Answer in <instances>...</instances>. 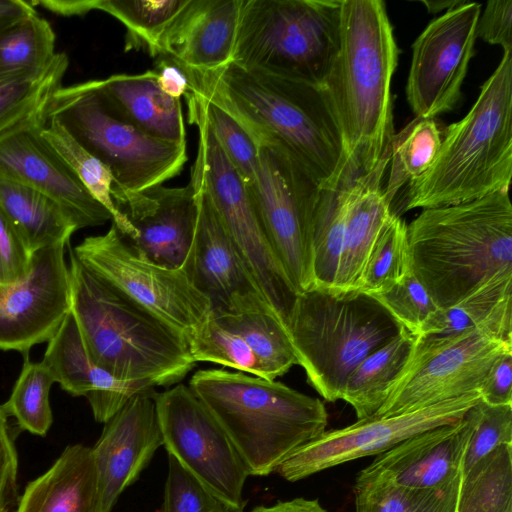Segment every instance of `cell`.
<instances>
[{
    "label": "cell",
    "instance_id": "cell-46",
    "mask_svg": "<svg viewBox=\"0 0 512 512\" xmlns=\"http://www.w3.org/2000/svg\"><path fill=\"white\" fill-rule=\"evenodd\" d=\"M161 512H229L180 464L168 455V473Z\"/></svg>",
    "mask_w": 512,
    "mask_h": 512
},
{
    "label": "cell",
    "instance_id": "cell-11",
    "mask_svg": "<svg viewBox=\"0 0 512 512\" xmlns=\"http://www.w3.org/2000/svg\"><path fill=\"white\" fill-rule=\"evenodd\" d=\"M269 244L298 294L314 287L312 231L322 189L288 154L258 147L247 186Z\"/></svg>",
    "mask_w": 512,
    "mask_h": 512
},
{
    "label": "cell",
    "instance_id": "cell-18",
    "mask_svg": "<svg viewBox=\"0 0 512 512\" xmlns=\"http://www.w3.org/2000/svg\"><path fill=\"white\" fill-rule=\"evenodd\" d=\"M190 181L196 191L198 217L193 243L183 268L194 287L209 300L211 314L249 311H269L275 314L199 179L191 173Z\"/></svg>",
    "mask_w": 512,
    "mask_h": 512
},
{
    "label": "cell",
    "instance_id": "cell-1",
    "mask_svg": "<svg viewBox=\"0 0 512 512\" xmlns=\"http://www.w3.org/2000/svg\"><path fill=\"white\" fill-rule=\"evenodd\" d=\"M182 68V67H181ZM190 89L228 112L257 147L288 154L322 190L354 178L322 87L246 69L233 62L213 70L182 68Z\"/></svg>",
    "mask_w": 512,
    "mask_h": 512
},
{
    "label": "cell",
    "instance_id": "cell-53",
    "mask_svg": "<svg viewBox=\"0 0 512 512\" xmlns=\"http://www.w3.org/2000/svg\"><path fill=\"white\" fill-rule=\"evenodd\" d=\"M251 512H327L317 499L295 498L271 506H257Z\"/></svg>",
    "mask_w": 512,
    "mask_h": 512
},
{
    "label": "cell",
    "instance_id": "cell-9",
    "mask_svg": "<svg viewBox=\"0 0 512 512\" xmlns=\"http://www.w3.org/2000/svg\"><path fill=\"white\" fill-rule=\"evenodd\" d=\"M50 119L99 159L122 190L141 192L162 185L187 161L186 145L153 138L112 113L94 80L62 86L52 99Z\"/></svg>",
    "mask_w": 512,
    "mask_h": 512
},
{
    "label": "cell",
    "instance_id": "cell-25",
    "mask_svg": "<svg viewBox=\"0 0 512 512\" xmlns=\"http://www.w3.org/2000/svg\"><path fill=\"white\" fill-rule=\"evenodd\" d=\"M107 108L147 135L177 145H186L181 100L159 88L153 69L139 74H114L94 80Z\"/></svg>",
    "mask_w": 512,
    "mask_h": 512
},
{
    "label": "cell",
    "instance_id": "cell-8",
    "mask_svg": "<svg viewBox=\"0 0 512 512\" xmlns=\"http://www.w3.org/2000/svg\"><path fill=\"white\" fill-rule=\"evenodd\" d=\"M341 0H240L231 62L322 87L340 45Z\"/></svg>",
    "mask_w": 512,
    "mask_h": 512
},
{
    "label": "cell",
    "instance_id": "cell-15",
    "mask_svg": "<svg viewBox=\"0 0 512 512\" xmlns=\"http://www.w3.org/2000/svg\"><path fill=\"white\" fill-rule=\"evenodd\" d=\"M479 400L474 391L413 412L371 416L325 431L294 452L276 472L295 482L355 459L379 455L413 435L459 422Z\"/></svg>",
    "mask_w": 512,
    "mask_h": 512
},
{
    "label": "cell",
    "instance_id": "cell-36",
    "mask_svg": "<svg viewBox=\"0 0 512 512\" xmlns=\"http://www.w3.org/2000/svg\"><path fill=\"white\" fill-rule=\"evenodd\" d=\"M353 179L343 182L336 190L322 191L312 231L314 287L333 289L343 249Z\"/></svg>",
    "mask_w": 512,
    "mask_h": 512
},
{
    "label": "cell",
    "instance_id": "cell-48",
    "mask_svg": "<svg viewBox=\"0 0 512 512\" xmlns=\"http://www.w3.org/2000/svg\"><path fill=\"white\" fill-rule=\"evenodd\" d=\"M31 254L0 210V285L21 279L28 271Z\"/></svg>",
    "mask_w": 512,
    "mask_h": 512
},
{
    "label": "cell",
    "instance_id": "cell-29",
    "mask_svg": "<svg viewBox=\"0 0 512 512\" xmlns=\"http://www.w3.org/2000/svg\"><path fill=\"white\" fill-rule=\"evenodd\" d=\"M0 210L27 251L69 243L78 230L54 200L20 182L0 177Z\"/></svg>",
    "mask_w": 512,
    "mask_h": 512
},
{
    "label": "cell",
    "instance_id": "cell-3",
    "mask_svg": "<svg viewBox=\"0 0 512 512\" xmlns=\"http://www.w3.org/2000/svg\"><path fill=\"white\" fill-rule=\"evenodd\" d=\"M509 191L423 209L407 225L412 272L438 308L512 276Z\"/></svg>",
    "mask_w": 512,
    "mask_h": 512
},
{
    "label": "cell",
    "instance_id": "cell-21",
    "mask_svg": "<svg viewBox=\"0 0 512 512\" xmlns=\"http://www.w3.org/2000/svg\"><path fill=\"white\" fill-rule=\"evenodd\" d=\"M43 128L22 130L0 140V177L48 196L68 214L78 230L112 220L42 135Z\"/></svg>",
    "mask_w": 512,
    "mask_h": 512
},
{
    "label": "cell",
    "instance_id": "cell-27",
    "mask_svg": "<svg viewBox=\"0 0 512 512\" xmlns=\"http://www.w3.org/2000/svg\"><path fill=\"white\" fill-rule=\"evenodd\" d=\"M15 512H99L91 447L68 445L46 472L27 484Z\"/></svg>",
    "mask_w": 512,
    "mask_h": 512
},
{
    "label": "cell",
    "instance_id": "cell-7",
    "mask_svg": "<svg viewBox=\"0 0 512 512\" xmlns=\"http://www.w3.org/2000/svg\"><path fill=\"white\" fill-rule=\"evenodd\" d=\"M401 328L371 296L313 287L297 295L287 334L310 385L334 402L361 361Z\"/></svg>",
    "mask_w": 512,
    "mask_h": 512
},
{
    "label": "cell",
    "instance_id": "cell-43",
    "mask_svg": "<svg viewBox=\"0 0 512 512\" xmlns=\"http://www.w3.org/2000/svg\"><path fill=\"white\" fill-rule=\"evenodd\" d=\"M184 98L200 110L223 152L249 186L258 165V147L252 138L234 117L199 93L190 89Z\"/></svg>",
    "mask_w": 512,
    "mask_h": 512
},
{
    "label": "cell",
    "instance_id": "cell-37",
    "mask_svg": "<svg viewBox=\"0 0 512 512\" xmlns=\"http://www.w3.org/2000/svg\"><path fill=\"white\" fill-rule=\"evenodd\" d=\"M442 133L434 119L415 117L390 144L389 173L384 196L392 202L400 189L419 178L433 162Z\"/></svg>",
    "mask_w": 512,
    "mask_h": 512
},
{
    "label": "cell",
    "instance_id": "cell-32",
    "mask_svg": "<svg viewBox=\"0 0 512 512\" xmlns=\"http://www.w3.org/2000/svg\"><path fill=\"white\" fill-rule=\"evenodd\" d=\"M462 475L433 489H411L364 468L358 474L355 512H456Z\"/></svg>",
    "mask_w": 512,
    "mask_h": 512
},
{
    "label": "cell",
    "instance_id": "cell-31",
    "mask_svg": "<svg viewBox=\"0 0 512 512\" xmlns=\"http://www.w3.org/2000/svg\"><path fill=\"white\" fill-rule=\"evenodd\" d=\"M414 336L405 328L370 353L349 375L342 399L355 411L357 419L375 415L384 403L392 382L403 368Z\"/></svg>",
    "mask_w": 512,
    "mask_h": 512
},
{
    "label": "cell",
    "instance_id": "cell-23",
    "mask_svg": "<svg viewBox=\"0 0 512 512\" xmlns=\"http://www.w3.org/2000/svg\"><path fill=\"white\" fill-rule=\"evenodd\" d=\"M42 362L63 390L87 399L94 419L103 424L133 396L154 389L122 382L95 365L86 352L71 312L48 341Z\"/></svg>",
    "mask_w": 512,
    "mask_h": 512
},
{
    "label": "cell",
    "instance_id": "cell-42",
    "mask_svg": "<svg viewBox=\"0 0 512 512\" xmlns=\"http://www.w3.org/2000/svg\"><path fill=\"white\" fill-rule=\"evenodd\" d=\"M192 359L211 362L265 379V373L246 342L221 326L211 315L187 338Z\"/></svg>",
    "mask_w": 512,
    "mask_h": 512
},
{
    "label": "cell",
    "instance_id": "cell-50",
    "mask_svg": "<svg viewBox=\"0 0 512 512\" xmlns=\"http://www.w3.org/2000/svg\"><path fill=\"white\" fill-rule=\"evenodd\" d=\"M478 393L480 400L489 405H512V351L496 359Z\"/></svg>",
    "mask_w": 512,
    "mask_h": 512
},
{
    "label": "cell",
    "instance_id": "cell-33",
    "mask_svg": "<svg viewBox=\"0 0 512 512\" xmlns=\"http://www.w3.org/2000/svg\"><path fill=\"white\" fill-rule=\"evenodd\" d=\"M55 34L37 12L0 30V79L28 80L43 74L55 55Z\"/></svg>",
    "mask_w": 512,
    "mask_h": 512
},
{
    "label": "cell",
    "instance_id": "cell-13",
    "mask_svg": "<svg viewBox=\"0 0 512 512\" xmlns=\"http://www.w3.org/2000/svg\"><path fill=\"white\" fill-rule=\"evenodd\" d=\"M72 251L89 271L186 338L211 316L209 300L183 267L169 269L140 257L113 223Z\"/></svg>",
    "mask_w": 512,
    "mask_h": 512
},
{
    "label": "cell",
    "instance_id": "cell-39",
    "mask_svg": "<svg viewBox=\"0 0 512 512\" xmlns=\"http://www.w3.org/2000/svg\"><path fill=\"white\" fill-rule=\"evenodd\" d=\"M42 135L64 159L88 191L110 212L112 223L127 241L135 237L131 224L116 209L112 199L114 179L109 169L85 149L58 121L50 119Z\"/></svg>",
    "mask_w": 512,
    "mask_h": 512
},
{
    "label": "cell",
    "instance_id": "cell-55",
    "mask_svg": "<svg viewBox=\"0 0 512 512\" xmlns=\"http://www.w3.org/2000/svg\"><path fill=\"white\" fill-rule=\"evenodd\" d=\"M466 0H423L420 1L429 12L436 13L441 10H450L463 4Z\"/></svg>",
    "mask_w": 512,
    "mask_h": 512
},
{
    "label": "cell",
    "instance_id": "cell-24",
    "mask_svg": "<svg viewBox=\"0 0 512 512\" xmlns=\"http://www.w3.org/2000/svg\"><path fill=\"white\" fill-rule=\"evenodd\" d=\"M239 7L240 0H188L163 41L161 56L200 71L231 62Z\"/></svg>",
    "mask_w": 512,
    "mask_h": 512
},
{
    "label": "cell",
    "instance_id": "cell-28",
    "mask_svg": "<svg viewBox=\"0 0 512 512\" xmlns=\"http://www.w3.org/2000/svg\"><path fill=\"white\" fill-rule=\"evenodd\" d=\"M470 329L512 344V276L490 281L453 306L437 308L416 336H448Z\"/></svg>",
    "mask_w": 512,
    "mask_h": 512
},
{
    "label": "cell",
    "instance_id": "cell-47",
    "mask_svg": "<svg viewBox=\"0 0 512 512\" xmlns=\"http://www.w3.org/2000/svg\"><path fill=\"white\" fill-rule=\"evenodd\" d=\"M4 405L0 404V512H15L18 498V452Z\"/></svg>",
    "mask_w": 512,
    "mask_h": 512
},
{
    "label": "cell",
    "instance_id": "cell-44",
    "mask_svg": "<svg viewBox=\"0 0 512 512\" xmlns=\"http://www.w3.org/2000/svg\"><path fill=\"white\" fill-rule=\"evenodd\" d=\"M466 414L471 421V433L462 475L498 447L512 445V405H489L479 400Z\"/></svg>",
    "mask_w": 512,
    "mask_h": 512
},
{
    "label": "cell",
    "instance_id": "cell-17",
    "mask_svg": "<svg viewBox=\"0 0 512 512\" xmlns=\"http://www.w3.org/2000/svg\"><path fill=\"white\" fill-rule=\"evenodd\" d=\"M67 245L36 250L21 279L0 285V350L27 354L60 328L71 306Z\"/></svg>",
    "mask_w": 512,
    "mask_h": 512
},
{
    "label": "cell",
    "instance_id": "cell-26",
    "mask_svg": "<svg viewBox=\"0 0 512 512\" xmlns=\"http://www.w3.org/2000/svg\"><path fill=\"white\" fill-rule=\"evenodd\" d=\"M389 157L390 150L371 172L352 180L343 249L333 291L357 292L371 249L393 213L381 184Z\"/></svg>",
    "mask_w": 512,
    "mask_h": 512
},
{
    "label": "cell",
    "instance_id": "cell-35",
    "mask_svg": "<svg viewBox=\"0 0 512 512\" xmlns=\"http://www.w3.org/2000/svg\"><path fill=\"white\" fill-rule=\"evenodd\" d=\"M212 316L246 342L260 363L266 380H275L297 364L288 334L272 312L249 311Z\"/></svg>",
    "mask_w": 512,
    "mask_h": 512
},
{
    "label": "cell",
    "instance_id": "cell-2",
    "mask_svg": "<svg viewBox=\"0 0 512 512\" xmlns=\"http://www.w3.org/2000/svg\"><path fill=\"white\" fill-rule=\"evenodd\" d=\"M398 54L383 1L341 0L339 50L322 88L353 177L371 172L390 150Z\"/></svg>",
    "mask_w": 512,
    "mask_h": 512
},
{
    "label": "cell",
    "instance_id": "cell-19",
    "mask_svg": "<svg viewBox=\"0 0 512 512\" xmlns=\"http://www.w3.org/2000/svg\"><path fill=\"white\" fill-rule=\"evenodd\" d=\"M112 199L117 211L135 230V237L126 242L137 255L165 268L183 267L198 217L191 181L184 187L158 185L141 192L113 185Z\"/></svg>",
    "mask_w": 512,
    "mask_h": 512
},
{
    "label": "cell",
    "instance_id": "cell-16",
    "mask_svg": "<svg viewBox=\"0 0 512 512\" xmlns=\"http://www.w3.org/2000/svg\"><path fill=\"white\" fill-rule=\"evenodd\" d=\"M481 5L465 1L431 21L412 45L406 95L416 117L453 110L474 55Z\"/></svg>",
    "mask_w": 512,
    "mask_h": 512
},
{
    "label": "cell",
    "instance_id": "cell-34",
    "mask_svg": "<svg viewBox=\"0 0 512 512\" xmlns=\"http://www.w3.org/2000/svg\"><path fill=\"white\" fill-rule=\"evenodd\" d=\"M188 0H95L104 11L126 27L125 51L142 50L151 57L162 55L163 41Z\"/></svg>",
    "mask_w": 512,
    "mask_h": 512
},
{
    "label": "cell",
    "instance_id": "cell-45",
    "mask_svg": "<svg viewBox=\"0 0 512 512\" xmlns=\"http://www.w3.org/2000/svg\"><path fill=\"white\" fill-rule=\"evenodd\" d=\"M371 297L413 336L438 308L412 271L387 291Z\"/></svg>",
    "mask_w": 512,
    "mask_h": 512
},
{
    "label": "cell",
    "instance_id": "cell-38",
    "mask_svg": "<svg viewBox=\"0 0 512 512\" xmlns=\"http://www.w3.org/2000/svg\"><path fill=\"white\" fill-rule=\"evenodd\" d=\"M456 512H512V445H502L462 475Z\"/></svg>",
    "mask_w": 512,
    "mask_h": 512
},
{
    "label": "cell",
    "instance_id": "cell-51",
    "mask_svg": "<svg viewBox=\"0 0 512 512\" xmlns=\"http://www.w3.org/2000/svg\"><path fill=\"white\" fill-rule=\"evenodd\" d=\"M156 81L166 95L181 100L190 90V82L185 71L170 58L160 56L153 68Z\"/></svg>",
    "mask_w": 512,
    "mask_h": 512
},
{
    "label": "cell",
    "instance_id": "cell-22",
    "mask_svg": "<svg viewBox=\"0 0 512 512\" xmlns=\"http://www.w3.org/2000/svg\"><path fill=\"white\" fill-rule=\"evenodd\" d=\"M471 433L467 414L451 425L413 435L377 455L367 470L395 485L411 489L444 486L462 475V464Z\"/></svg>",
    "mask_w": 512,
    "mask_h": 512
},
{
    "label": "cell",
    "instance_id": "cell-20",
    "mask_svg": "<svg viewBox=\"0 0 512 512\" xmlns=\"http://www.w3.org/2000/svg\"><path fill=\"white\" fill-rule=\"evenodd\" d=\"M155 393L151 389L133 396L104 423L91 448L98 479L99 512H112L123 491L138 479L163 445Z\"/></svg>",
    "mask_w": 512,
    "mask_h": 512
},
{
    "label": "cell",
    "instance_id": "cell-6",
    "mask_svg": "<svg viewBox=\"0 0 512 512\" xmlns=\"http://www.w3.org/2000/svg\"><path fill=\"white\" fill-rule=\"evenodd\" d=\"M512 176V51L504 52L467 115L446 127L429 168L406 188L404 211L509 191Z\"/></svg>",
    "mask_w": 512,
    "mask_h": 512
},
{
    "label": "cell",
    "instance_id": "cell-5",
    "mask_svg": "<svg viewBox=\"0 0 512 512\" xmlns=\"http://www.w3.org/2000/svg\"><path fill=\"white\" fill-rule=\"evenodd\" d=\"M189 388L224 429L248 475L267 476L326 431L323 402L275 380L198 370Z\"/></svg>",
    "mask_w": 512,
    "mask_h": 512
},
{
    "label": "cell",
    "instance_id": "cell-52",
    "mask_svg": "<svg viewBox=\"0 0 512 512\" xmlns=\"http://www.w3.org/2000/svg\"><path fill=\"white\" fill-rule=\"evenodd\" d=\"M30 2L34 7L41 5L45 9L62 16H82L95 10V0H44Z\"/></svg>",
    "mask_w": 512,
    "mask_h": 512
},
{
    "label": "cell",
    "instance_id": "cell-4",
    "mask_svg": "<svg viewBox=\"0 0 512 512\" xmlns=\"http://www.w3.org/2000/svg\"><path fill=\"white\" fill-rule=\"evenodd\" d=\"M70 312L91 361L145 388L178 384L195 367L188 341L89 271L69 249Z\"/></svg>",
    "mask_w": 512,
    "mask_h": 512
},
{
    "label": "cell",
    "instance_id": "cell-14",
    "mask_svg": "<svg viewBox=\"0 0 512 512\" xmlns=\"http://www.w3.org/2000/svg\"><path fill=\"white\" fill-rule=\"evenodd\" d=\"M163 446L180 466L218 498L229 512L245 507L249 476L228 435L189 386L155 393Z\"/></svg>",
    "mask_w": 512,
    "mask_h": 512
},
{
    "label": "cell",
    "instance_id": "cell-49",
    "mask_svg": "<svg viewBox=\"0 0 512 512\" xmlns=\"http://www.w3.org/2000/svg\"><path fill=\"white\" fill-rule=\"evenodd\" d=\"M477 37L512 51V0L488 1L478 19Z\"/></svg>",
    "mask_w": 512,
    "mask_h": 512
},
{
    "label": "cell",
    "instance_id": "cell-40",
    "mask_svg": "<svg viewBox=\"0 0 512 512\" xmlns=\"http://www.w3.org/2000/svg\"><path fill=\"white\" fill-rule=\"evenodd\" d=\"M411 271L407 224L392 213L367 258L357 292L368 296L381 294Z\"/></svg>",
    "mask_w": 512,
    "mask_h": 512
},
{
    "label": "cell",
    "instance_id": "cell-10",
    "mask_svg": "<svg viewBox=\"0 0 512 512\" xmlns=\"http://www.w3.org/2000/svg\"><path fill=\"white\" fill-rule=\"evenodd\" d=\"M189 122L199 133L192 166L222 224L266 301L287 331L298 293L274 254L244 181L214 137L202 113L190 100Z\"/></svg>",
    "mask_w": 512,
    "mask_h": 512
},
{
    "label": "cell",
    "instance_id": "cell-30",
    "mask_svg": "<svg viewBox=\"0 0 512 512\" xmlns=\"http://www.w3.org/2000/svg\"><path fill=\"white\" fill-rule=\"evenodd\" d=\"M68 64V56L57 52L46 71L36 78L0 79V140L47 125L52 99L62 87Z\"/></svg>",
    "mask_w": 512,
    "mask_h": 512
},
{
    "label": "cell",
    "instance_id": "cell-41",
    "mask_svg": "<svg viewBox=\"0 0 512 512\" xmlns=\"http://www.w3.org/2000/svg\"><path fill=\"white\" fill-rule=\"evenodd\" d=\"M55 383L49 369L41 362L26 357L9 399L3 404L20 429L33 435L46 436L53 423L49 395Z\"/></svg>",
    "mask_w": 512,
    "mask_h": 512
},
{
    "label": "cell",
    "instance_id": "cell-12",
    "mask_svg": "<svg viewBox=\"0 0 512 512\" xmlns=\"http://www.w3.org/2000/svg\"><path fill=\"white\" fill-rule=\"evenodd\" d=\"M507 351L512 344L479 329L414 336L403 368L373 416L409 413L478 391L492 364Z\"/></svg>",
    "mask_w": 512,
    "mask_h": 512
},
{
    "label": "cell",
    "instance_id": "cell-54",
    "mask_svg": "<svg viewBox=\"0 0 512 512\" xmlns=\"http://www.w3.org/2000/svg\"><path fill=\"white\" fill-rule=\"evenodd\" d=\"M36 13L30 1L0 0V30L11 23Z\"/></svg>",
    "mask_w": 512,
    "mask_h": 512
}]
</instances>
